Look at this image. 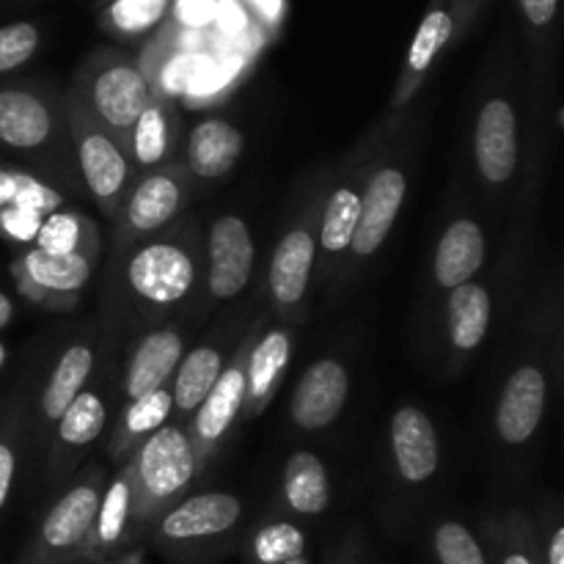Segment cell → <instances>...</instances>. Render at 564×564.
I'll use <instances>...</instances> for the list:
<instances>
[{
    "label": "cell",
    "mask_w": 564,
    "mask_h": 564,
    "mask_svg": "<svg viewBox=\"0 0 564 564\" xmlns=\"http://www.w3.org/2000/svg\"><path fill=\"white\" fill-rule=\"evenodd\" d=\"M306 554V534L292 521H270L251 538V564H286Z\"/></svg>",
    "instance_id": "obj_33"
},
{
    "label": "cell",
    "mask_w": 564,
    "mask_h": 564,
    "mask_svg": "<svg viewBox=\"0 0 564 564\" xmlns=\"http://www.w3.org/2000/svg\"><path fill=\"white\" fill-rule=\"evenodd\" d=\"M22 171L0 169V209L11 207L17 202V191H20Z\"/></svg>",
    "instance_id": "obj_42"
},
{
    "label": "cell",
    "mask_w": 564,
    "mask_h": 564,
    "mask_svg": "<svg viewBox=\"0 0 564 564\" xmlns=\"http://www.w3.org/2000/svg\"><path fill=\"white\" fill-rule=\"evenodd\" d=\"M501 564H538V560H534L527 540L516 534V538L505 545V551H501Z\"/></svg>",
    "instance_id": "obj_41"
},
{
    "label": "cell",
    "mask_w": 564,
    "mask_h": 564,
    "mask_svg": "<svg viewBox=\"0 0 564 564\" xmlns=\"http://www.w3.org/2000/svg\"><path fill=\"white\" fill-rule=\"evenodd\" d=\"M251 341L237 350L231 364H226L220 378L215 380L213 391L204 397L202 405L196 408L191 419V438L193 452H196V463H207L215 446L226 438L231 427H235L237 416L242 413V400H246V356Z\"/></svg>",
    "instance_id": "obj_10"
},
{
    "label": "cell",
    "mask_w": 564,
    "mask_h": 564,
    "mask_svg": "<svg viewBox=\"0 0 564 564\" xmlns=\"http://www.w3.org/2000/svg\"><path fill=\"white\" fill-rule=\"evenodd\" d=\"M350 397V372L336 358H319L306 367L292 394L290 413L295 427L317 433L334 424Z\"/></svg>",
    "instance_id": "obj_13"
},
{
    "label": "cell",
    "mask_w": 564,
    "mask_h": 564,
    "mask_svg": "<svg viewBox=\"0 0 564 564\" xmlns=\"http://www.w3.org/2000/svg\"><path fill=\"white\" fill-rule=\"evenodd\" d=\"M242 154V132L226 119H204L185 141L182 165L198 180H220L237 165Z\"/></svg>",
    "instance_id": "obj_21"
},
{
    "label": "cell",
    "mask_w": 564,
    "mask_h": 564,
    "mask_svg": "<svg viewBox=\"0 0 564 564\" xmlns=\"http://www.w3.org/2000/svg\"><path fill=\"white\" fill-rule=\"evenodd\" d=\"M455 36V17L449 9H430L427 17L419 25L416 36H413L411 50H408L405 58V77H402V88L397 102H405L416 86L422 83V77L427 75L430 66L435 64V58L441 55V50L452 42Z\"/></svg>",
    "instance_id": "obj_29"
},
{
    "label": "cell",
    "mask_w": 564,
    "mask_h": 564,
    "mask_svg": "<svg viewBox=\"0 0 564 564\" xmlns=\"http://www.w3.org/2000/svg\"><path fill=\"white\" fill-rule=\"evenodd\" d=\"M11 273L28 301L44 308H72L91 279L94 262L80 253H53L33 246Z\"/></svg>",
    "instance_id": "obj_6"
},
{
    "label": "cell",
    "mask_w": 564,
    "mask_h": 564,
    "mask_svg": "<svg viewBox=\"0 0 564 564\" xmlns=\"http://www.w3.org/2000/svg\"><path fill=\"white\" fill-rule=\"evenodd\" d=\"M284 501L297 516H323L330 505V479L314 452H295L284 468Z\"/></svg>",
    "instance_id": "obj_27"
},
{
    "label": "cell",
    "mask_w": 564,
    "mask_h": 564,
    "mask_svg": "<svg viewBox=\"0 0 564 564\" xmlns=\"http://www.w3.org/2000/svg\"><path fill=\"white\" fill-rule=\"evenodd\" d=\"M187 193H191V174L182 163L163 165V169L138 176L121 207L127 231L147 237L174 224L176 215L185 207Z\"/></svg>",
    "instance_id": "obj_9"
},
{
    "label": "cell",
    "mask_w": 564,
    "mask_h": 564,
    "mask_svg": "<svg viewBox=\"0 0 564 564\" xmlns=\"http://www.w3.org/2000/svg\"><path fill=\"white\" fill-rule=\"evenodd\" d=\"M42 220V215L31 213V209L3 207L0 209V235L11 242H33Z\"/></svg>",
    "instance_id": "obj_37"
},
{
    "label": "cell",
    "mask_w": 564,
    "mask_h": 564,
    "mask_svg": "<svg viewBox=\"0 0 564 564\" xmlns=\"http://www.w3.org/2000/svg\"><path fill=\"white\" fill-rule=\"evenodd\" d=\"M438 564H488L479 540L460 521H444L433 534Z\"/></svg>",
    "instance_id": "obj_34"
},
{
    "label": "cell",
    "mask_w": 564,
    "mask_h": 564,
    "mask_svg": "<svg viewBox=\"0 0 564 564\" xmlns=\"http://www.w3.org/2000/svg\"><path fill=\"white\" fill-rule=\"evenodd\" d=\"M11 319H14V301L6 292H0V330L9 328Z\"/></svg>",
    "instance_id": "obj_44"
},
{
    "label": "cell",
    "mask_w": 564,
    "mask_h": 564,
    "mask_svg": "<svg viewBox=\"0 0 564 564\" xmlns=\"http://www.w3.org/2000/svg\"><path fill=\"white\" fill-rule=\"evenodd\" d=\"M485 264V231L477 220L457 218L446 226L435 248L433 273L435 284L444 290H457L471 284Z\"/></svg>",
    "instance_id": "obj_20"
},
{
    "label": "cell",
    "mask_w": 564,
    "mask_h": 564,
    "mask_svg": "<svg viewBox=\"0 0 564 564\" xmlns=\"http://www.w3.org/2000/svg\"><path fill=\"white\" fill-rule=\"evenodd\" d=\"M242 501L231 494H198L176 501L163 512L158 523V538L169 545L209 543L240 523Z\"/></svg>",
    "instance_id": "obj_11"
},
{
    "label": "cell",
    "mask_w": 564,
    "mask_h": 564,
    "mask_svg": "<svg viewBox=\"0 0 564 564\" xmlns=\"http://www.w3.org/2000/svg\"><path fill=\"white\" fill-rule=\"evenodd\" d=\"M286 564H308V562H306V556H301V560H292V562H286Z\"/></svg>",
    "instance_id": "obj_46"
},
{
    "label": "cell",
    "mask_w": 564,
    "mask_h": 564,
    "mask_svg": "<svg viewBox=\"0 0 564 564\" xmlns=\"http://www.w3.org/2000/svg\"><path fill=\"white\" fill-rule=\"evenodd\" d=\"M474 160L490 187H505L518 171V113L505 97H490L474 124Z\"/></svg>",
    "instance_id": "obj_12"
},
{
    "label": "cell",
    "mask_w": 564,
    "mask_h": 564,
    "mask_svg": "<svg viewBox=\"0 0 564 564\" xmlns=\"http://www.w3.org/2000/svg\"><path fill=\"white\" fill-rule=\"evenodd\" d=\"M494 301L482 284H463L449 292L446 303V328L455 350L471 352L485 341L490 328Z\"/></svg>",
    "instance_id": "obj_26"
},
{
    "label": "cell",
    "mask_w": 564,
    "mask_h": 564,
    "mask_svg": "<svg viewBox=\"0 0 564 564\" xmlns=\"http://www.w3.org/2000/svg\"><path fill=\"white\" fill-rule=\"evenodd\" d=\"M17 474V452L6 438H0V510L6 507L11 494V482Z\"/></svg>",
    "instance_id": "obj_39"
},
{
    "label": "cell",
    "mask_w": 564,
    "mask_h": 564,
    "mask_svg": "<svg viewBox=\"0 0 564 564\" xmlns=\"http://www.w3.org/2000/svg\"><path fill=\"white\" fill-rule=\"evenodd\" d=\"M182 356H185V339L180 330L160 328L143 336L127 364L124 386H121L124 402L141 400L152 391L165 389V383L174 378Z\"/></svg>",
    "instance_id": "obj_19"
},
{
    "label": "cell",
    "mask_w": 564,
    "mask_h": 564,
    "mask_svg": "<svg viewBox=\"0 0 564 564\" xmlns=\"http://www.w3.org/2000/svg\"><path fill=\"white\" fill-rule=\"evenodd\" d=\"M69 138L75 143L77 165L91 198L105 218H119L127 193L135 182V169L119 138L97 124L77 94H72L69 99Z\"/></svg>",
    "instance_id": "obj_2"
},
{
    "label": "cell",
    "mask_w": 564,
    "mask_h": 564,
    "mask_svg": "<svg viewBox=\"0 0 564 564\" xmlns=\"http://www.w3.org/2000/svg\"><path fill=\"white\" fill-rule=\"evenodd\" d=\"M169 9V0H116L110 9V22L121 33H143Z\"/></svg>",
    "instance_id": "obj_36"
},
{
    "label": "cell",
    "mask_w": 564,
    "mask_h": 564,
    "mask_svg": "<svg viewBox=\"0 0 564 564\" xmlns=\"http://www.w3.org/2000/svg\"><path fill=\"white\" fill-rule=\"evenodd\" d=\"M108 422V408L97 391H83L75 402L64 411V416L55 422V455L53 474L61 466L75 460L83 449L99 438Z\"/></svg>",
    "instance_id": "obj_24"
},
{
    "label": "cell",
    "mask_w": 564,
    "mask_h": 564,
    "mask_svg": "<svg viewBox=\"0 0 564 564\" xmlns=\"http://www.w3.org/2000/svg\"><path fill=\"white\" fill-rule=\"evenodd\" d=\"M204 58H198V55H182V58L171 61L169 69H165L163 75V86H165V94L163 97H169V94H185L187 86H191L193 75L198 72V66H202Z\"/></svg>",
    "instance_id": "obj_38"
},
{
    "label": "cell",
    "mask_w": 564,
    "mask_h": 564,
    "mask_svg": "<svg viewBox=\"0 0 564 564\" xmlns=\"http://www.w3.org/2000/svg\"><path fill=\"white\" fill-rule=\"evenodd\" d=\"M58 138L47 99L28 88H0V143L14 152H39Z\"/></svg>",
    "instance_id": "obj_16"
},
{
    "label": "cell",
    "mask_w": 564,
    "mask_h": 564,
    "mask_svg": "<svg viewBox=\"0 0 564 564\" xmlns=\"http://www.w3.org/2000/svg\"><path fill=\"white\" fill-rule=\"evenodd\" d=\"M369 169H372V165L350 171V176L341 180L339 185L330 191L317 226V248H323L325 257L336 259L341 257V253L350 251V242L358 229V215H361V196L364 185H367Z\"/></svg>",
    "instance_id": "obj_22"
},
{
    "label": "cell",
    "mask_w": 564,
    "mask_h": 564,
    "mask_svg": "<svg viewBox=\"0 0 564 564\" xmlns=\"http://www.w3.org/2000/svg\"><path fill=\"white\" fill-rule=\"evenodd\" d=\"M169 416H174L169 386L141 397V400L127 402V408L121 411L119 427H116L113 452L127 449V446H132L138 438H143V435L149 438L152 433H158L160 427L169 424Z\"/></svg>",
    "instance_id": "obj_32"
},
{
    "label": "cell",
    "mask_w": 564,
    "mask_h": 564,
    "mask_svg": "<svg viewBox=\"0 0 564 564\" xmlns=\"http://www.w3.org/2000/svg\"><path fill=\"white\" fill-rule=\"evenodd\" d=\"M33 246L53 253H80V257L91 259V262H97L99 251H102L99 248L97 226L86 215L66 213V209H58V213L47 215L42 220Z\"/></svg>",
    "instance_id": "obj_30"
},
{
    "label": "cell",
    "mask_w": 564,
    "mask_h": 564,
    "mask_svg": "<svg viewBox=\"0 0 564 564\" xmlns=\"http://www.w3.org/2000/svg\"><path fill=\"white\" fill-rule=\"evenodd\" d=\"M198 259L193 248L176 240H154L127 259V286L149 306H174L193 292Z\"/></svg>",
    "instance_id": "obj_4"
},
{
    "label": "cell",
    "mask_w": 564,
    "mask_h": 564,
    "mask_svg": "<svg viewBox=\"0 0 564 564\" xmlns=\"http://www.w3.org/2000/svg\"><path fill=\"white\" fill-rule=\"evenodd\" d=\"M94 372V352L88 345H72L58 364L53 367L47 386L42 394V419L55 424L64 416L66 408L86 391L88 378Z\"/></svg>",
    "instance_id": "obj_28"
},
{
    "label": "cell",
    "mask_w": 564,
    "mask_h": 564,
    "mask_svg": "<svg viewBox=\"0 0 564 564\" xmlns=\"http://www.w3.org/2000/svg\"><path fill=\"white\" fill-rule=\"evenodd\" d=\"M292 341L284 328H270L259 336L253 347H248L246 356V400L242 411L246 416H257L273 397L275 386L284 378L286 364H290Z\"/></svg>",
    "instance_id": "obj_23"
},
{
    "label": "cell",
    "mask_w": 564,
    "mask_h": 564,
    "mask_svg": "<svg viewBox=\"0 0 564 564\" xmlns=\"http://www.w3.org/2000/svg\"><path fill=\"white\" fill-rule=\"evenodd\" d=\"M182 121L176 113V105L171 97L154 94L132 130L127 132L124 149L132 160V169H141L143 174L171 165L176 158V143H180Z\"/></svg>",
    "instance_id": "obj_17"
},
{
    "label": "cell",
    "mask_w": 564,
    "mask_h": 564,
    "mask_svg": "<svg viewBox=\"0 0 564 564\" xmlns=\"http://www.w3.org/2000/svg\"><path fill=\"white\" fill-rule=\"evenodd\" d=\"M545 564H564V527H554L545 543Z\"/></svg>",
    "instance_id": "obj_43"
},
{
    "label": "cell",
    "mask_w": 564,
    "mask_h": 564,
    "mask_svg": "<svg viewBox=\"0 0 564 564\" xmlns=\"http://www.w3.org/2000/svg\"><path fill=\"white\" fill-rule=\"evenodd\" d=\"M314 264H317V231L308 220H303L284 231L270 257L268 290L273 306L284 312L303 306L312 286Z\"/></svg>",
    "instance_id": "obj_15"
},
{
    "label": "cell",
    "mask_w": 564,
    "mask_h": 564,
    "mask_svg": "<svg viewBox=\"0 0 564 564\" xmlns=\"http://www.w3.org/2000/svg\"><path fill=\"white\" fill-rule=\"evenodd\" d=\"M224 350L218 345H198L196 350L185 352L174 372V386H171V405L176 416L191 419L196 408L202 405L204 397L213 391L215 380L224 372Z\"/></svg>",
    "instance_id": "obj_25"
},
{
    "label": "cell",
    "mask_w": 564,
    "mask_h": 564,
    "mask_svg": "<svg viewBox=\"0 0 564 564\" xmlns=\"http://www.w3.org/2000/svg\"><path fill=\"white\" fill-rule=\"evenodd\" d=\"M132 518V488L127 468L108 485V490L99 499L97 518H94L91 538H88L86 549L94 551H110L124 540L127 529H130Z\"/></svg>",
    "instance_id": "obj_31"
},
{
    "label": "cell",
    "mask_w": 564,
    "mask_h": 564,
    "mask_svg": "<svg viewBox=\"0 0 564 564\" xmlns=\"http://www.w3.org/2000/svg\"><path fill=\"white\" fill-rule=\"evenodd\" d=\"M152 97L154 88L147 72L138 69L130 61L113 58L99 64L88 75L80 102L97 119V124L105 127L113 138H119L121 147H124L127 132L132 130L138 116L147 110Z\"/></svg>",
    "instance_id": "obj_3"
},
{
    "label": "cell",
    "mask_w": 564,
    "mask_h": 564,
    "mask_svg": "<svg viewBox=\"0 0 564 564\" xmlns=\"http://www.w3.org/2000/svg\"><path fill=\"white\" fill-rule=\"evenodd\" d=\"M196 452L180 424H165L149 435L127 468L132 488V516L143 521L163 512L169 505H176V499L196 479Z\"/></svg>",
    "instance_id": "obj_1"
},
{
    "label": "cell",
    "mask_w": 564,
    "mask_h": 564,
    "mask_svg": "<svg viewBox=\"0 0 564 564\" xmlns=\"http://www.w3.org/2000/svg\"><path fill=\"white\" fill-rule=\"evenodd\" d=\"M257 246L240 215H220L207 235V292L215 301H235L251 284Z\"/></svg>",
    "instance_id": "obj_8"
},
{
    "label": "cell",
    "mask_w": 564,
    "mask_h": 564,
    "mask_svg": "<svg viewBox=\"0 0 564 564\" xmlns=\"http://www.w3.org/2000/svg\"><path fill=\"white\" fill-rule=\"evenodd\" d=\"M408 196V174L400 163H378L369 169L367 185H364L361 196V215H358V229L350 242L352 259L364 262V259L375 257L389 240L391 229H394L400 209Z\"/></svg>",
    "instance_id": "obj_7"
},
{
    "label": "cell",
    "mask_w": 564,
    "mask_h": 564,
    "mask_svg": "<svg viewBox=\"0 0 564 564\" xmlns=\"http://www.w3.org/2000/svg\"><path fill=\"white\" fill-rule=\"evenodd\" d=\"M391 452L397 471L405 482L422 485L435 477L441 463V444L433 419L419 408L405 405L391 419Z\"/></svg>",
    "instance_id": "obj_18"
},
{
    "label": "cell",
    "mask_w": 564,
    "mask_h": 564,
    "mask_svg": "<svg viewBox=\"0 0 564 564\" xmlns=\"http://www.w3.org/2000/svg\"><path fill=\"white\" fill-rule=\"evenodd\" d=\"M549 408V378L538 364H521L507 378L496 405V433L505 444L521 446L538 433Z\"/></svg>",
    "instance_id": "obj_14"
},
{
    "label": "cell",
    "mask_w": 564,
    "mask_h": 564,
    "mask_svg": "<svg viewBox=\"0 0 564 564\" xmlns=\"http://www.w3.org/2000/svg\"><path fill=\"white\" fill-rule=\"evenodd\" d=\"M39 50V31L33 22H11L0 28V75L20 69Z\"/></svg>",
    "instance_id": "obj_35"
},
{
    "label": "cell",
    "mask_w": 564,
    "mask_h": 564,
    "mask_svg": "<svg viewBox=\"0 0 564 564\" xmlns=\"http://www.w3.org/2000/svg\"><path fill=\"white\" fill-rule=\"evenodd\" d=\"M518 3H521V11L529 20V25L534 28H549L554 22L556 9H560V0H518Z\"/></svg>",
    "instance_id": "obj_40"
},
{
    "label": "cell",
    "mask_w": 564,
    "mask_h": 564,
    "mask_svg": "<svg viewBox=\"0 0 564 564\" xmlns=\"http://www.w3.org/2000/svg\"><path fill=\"white\" fill-rule=\"evenodd\" d=\"M99 485L80 482L66 490L39 527V538L25 564H58L80 554L91 538L94 518L99 510Z\"/></svg>",
    "instance_id": "obj_5"
},
{
    "label": "cell",
    "mask_w": 564,
    "mask_h": 564,
    "mask_svg": "<svg viewBox=\"0 0 564 564\" xmlns=\"http://www.w3.org/2000/svg\"><path fill=\"white\" fill-rule=\"evenodd\" d=\"M3 364H6V347L3 341H0V369H3Z\"/></svg>",
    "instance_id": "obj_45"
}]
</instances>
